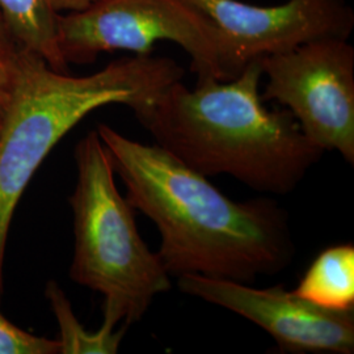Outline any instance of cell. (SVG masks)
<instances>
[{
    "mask_svg": "<svg viewBox=\"0 0 354 354\" xmlns=\"http://www.w3.org/2000/svg\"><path fill=\"white\" fill-rule=\"evenodd\" d=\"M176 279L184 294L226 308L264 329L281 352H354V310L322 308L282 285L257 289L250 283L200 274H183Z\"/></svg>",
    "mask_w": 354,
    "mask_h": 354,
    "instance_id": "ba28073f",
    "label": "cell"
},
{
    "mask_svg": "<svg viewBox=\"0 0 354 354\" xmlns=\"http://www.w3.org/2000/svg\"><path fill=\"white\" fill-rule=\"evenodd\" d=\"M13 44L45 59L53 70L68 73L58 39V17L51 0H0Z\"/></svg>",
    "mask_w": 354,
    "mask_h": 354,
    "instance_id": "9c48e42d",
    "label": "cell"
},
{
    "mask_svg": "<svg viewBox=\"0 0 354 354\" xmlns=\"http://www.w3.org/2000/svg\"><path fill=\"white\" fill-rule=\"evenodd\" d=\"M45 297L57 319L59 354H115L124 340L129 326L113 317H104L100 328L89 332L77 320L70 299L57 281H49Z\"/></svg>",
    "mask_w": 354,
    "mask_h": 354,
    "instance_id": "8fae6325",
    "label": "cell"
},
{
    "mask_svg": "<svg viewBox=\"0 0 354 354\" xmlns=\"http://www.w3.org/2000/svg\"><path fill=\"white\" fill-rule=\"evenodd\" d=\"M76 184L68 203L74 222L70 279L100 292L104 317L121 324L140 322L171 276L142 239L136 209L115 185L111 156L97 130L75 147Z\"/></svg>",
    "mask_w": 354,
    "mask_h": 354,
    "instance_id": "277c9868",
    "label": "cell"
},
{
    "mask_svg": "<svg viewBox=\"0 0 354 354\" xmlns=\"http://www.w3.org/2000/svg\"><path fill=\"white\" fill-rule=\"evenodd\" d=\"M260 58L232 80H177L133 112L155 145L190 169L228 175L260 193L285 196L320 160L286 109L270 111L260 95Z\"/></svg>",
    "mask_w": 354,
    "mask_h": 354,
    "instance_id": "7a4b0ae2",
    "label": "cell"
},
{
    "mask_svg": "<svg viewBox=\"0 0 354 354\" xmlns=\"http://www.w3.org/2000/svg\"><path fill=\"white\" fill-rule=\"evenodd\" d=\"M183 77L176 61L152 54L125 57L95 74L71 76L17 48L12 100L0 130V299L16 206L55 145L95 109L122 104L136 112Z\"/></svg>",
    "mask_w": 354,
    "mask_h": 354,
    "instance_id": "3957f363",
    "label": "cell"
},
{
    "mask_svg": "<svg viewBox=\"0 0 354 354\" xmlns=\"http://www.w3.org/2000/svg\"><path fill=\"white\" fill-rule=\"evenodd\" d=\"M59 48L67 64H88L106 51L150 55L171 41L189 55L197 80L225 82L218 29L188 0H102L58 17Z\"/></svg>",
    "mask_w": 354,
    "mask_h": 354,
    "instance_id": "5b68a950",
    "label": "cell"
},
{
    "mask_svg": "<svg viewBox=\"0 0 354 354\" xmlns=\"http://www.w3.org/2000/svg\"><path fill=\"white\" fill-rule=\"evenodd\" d=\"M207 16L223 45L225 82L254 59L320 38L349 39L354 12L345 0H288L256 6L241 0H188Z\"/></svg>",
    "mask_w": 354,
    "mask_h": 354,
    "instance_id": "52a82bcc",
    "label": "cell"
},
{
    "mask_svg": "<svg viewBox=\"0 0 354 354\" xmlns=\"http://www.w3.org/2000/svg\"><path fill=\"white\" fill-rule=\"evenodd\" d=\"M0 42H13L1 11H0Z\"/></svg>",
    "mask_w": 354,
    "mask_h": 354,
    "instance_id": "9a60e30c",
    "label": "cell"
},
{
    "mask_svg": "<svg viewBox=\"0 0 354 354\" xmlns=\"http://www.w3.org/2000/svg\"><path fill=\"white\" fill-rule=\"evenodd\" d=\"M17 68V46L0 42V130L12 100Z\"/></svg>",
    "mask_w": 354,
    "mask_h": 354,
    "instance_id": "4fadbf2b",
    "label": "cell"
},
{
    "mask_svg": "<svg viewBox=\"0 0 354 354\" xmlns=\"http://www.w3.org/2000/svg\"><path fill=\"white\" fill-rule=\"evenodd\" d=\"M0 354H59V342L15 326L0 313Z\"/></svg>",
    "mask_w": 354,
    "mask_h": 354,
    "instance_id": "7c38bea8",
    "label": "cell"
},
{
    "mask_svg": "<svg viewBox=\"0 0 354 354\" xmlns=\"http://www.w3.org/2000/svg\"><path fill=\"white\" fill-rule=\"evenodd\" d=\"M96 130L127 201L158 228V256L169 276L252 283L289 266L295 253L289 215L274 200L234 201L160 146L105 124Z\"/></svg>",
    "mask_w": 354,
    "mask_h": 354,
    "instance_id": "6da1fadb",
    "label": "cell"
},
{
    "mask_svg": "<svg viewBox=\"0 0 354 354\" xmlns=\"http://www.w3.org/2000/svg\"><path fill=\"white\" fill-rule=\"evenodd\" d=\"M294 292L332 311L354 310V245H333L319 253Z\"/></svg>",
    "mask_w": 354,
    "mask_h": 354,
    "instance_id": "30bf717a",
    "label": "cell"
},
{
    "mask_svg": "<svg viewBox=\"0 0 354 354\" xmlns=\"http://www.w3.org/2000/svg\"><path fill=\"white\" fill-rule=\"evenodd\" d=\"M55 11L61 12H77L88 8L89 6L96 4L102 0H51Z\"/></svg>",
    "mask_w": 354,
    "mask_h": 354,
    "instance_id": "5bb4252c",
    "label": "cell"
},
{
    "mask_svg": "<svg viewBox=\"0 0 354 354\" xmlns=\"http://www.w3.org/2000/svg\"><path fill=\"white\" fill-rule=\"evenodd\" d=\"M264 102L286 108L320 151L354 165V48L346 38H320L260 58Z\"/></svg>",
    "mask_w": 354,
    "mask_h": 354,
    "instance_id": "8992f818",
    "label": "cell"
}]
</instances>
